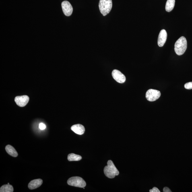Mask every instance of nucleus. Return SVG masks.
<instances>
[{
    "label": "nucleus",
    "instance_id": "obj_3",
    "mask_svg": "<svg viewBox=\"0 0 192 192\" xmlns=\"http://www.w3.org/2000/svg\"><path fill=\"white\" fill-rule=\"evenodd\" d=\"M99 8L101 13L104 16L108 14L112 8V0H100L99 3Z\"/></svg>",
    "mask_w": 192,
    "mask_h": 192
},
{
    "label": "nucleus",
    "instance_id": "obj_16",
    "mask_svg": "<svg viewBox=\"0 0 192 192\" xmlns=\"http://www.w3.org/2000/svg\"><path fill=\"white\" fill-rule=\"evenodd\" d=\"M184 87L187 90H191L192 89V82L186 83L184 85Z\"/></svg>",
    "mask_w": 192,
    "mask_h": 192
},
{
    "label": "nucleus",
    "instance_id": "obj_2",
    "mask_svg": "<svg viewBox=\"0 0 192 192\" xmlns=\"http://www.w3.org/2000/svg\"><path fill=\"white\" fill-rule=\"evenodd\" d=\"M174 50L177 55L181 56L185 53L187 47V39L184 36H182L176 41Z\"/></svg>",
    "mask_w": 192,
    "mask_h": 192
},
{
    "label": "nucleus",
    "instance_id": "obj_10",
    "mask_svg": "<svg viewBox=\"0 0 192 192\" xmlns=\"http://www.w3.org/2000/svg\"><path fill=\"white\" fill-rule=\"evenodd\" d=\"M71 129L74 132L79 135L83 134L85 131L84 126L79 124L72 126L71 127Z\"/></svg>",
    "mask_w": 192,
    "mask_h": 192
},
{
    "label": "nucleus",
    "instance_id": "obj_12",
    "mask_svg": "<svg viewBox=\"0 0 192 192\" xmlns=\"http://www.w3.org/2000/svg\"><path fill=\"white\" fill-rule=\"evenodd\" d=\"M5 150L10 156L16 157L18 156V153L14 147L10 145H8L5 147Z\"/></svg>",
    "mask_w": 192,
    "mask_h": 192
},
{
    "label": "nucleus",
    "instance_id": "obj_13",
    "mask_svg": "<svg viewBox=\"0 0 192 192\" xmlns=\"http://www.w3.org/2000/svg\"><path fill=\"white\" fill-rule=\"evenodd\" d=\"M175 4V0H167L166 5V10L169 12L174 8Z\"/></svg>",
    "mask_w": 192,
    "mask_h": 192
},
{
    "label": "nucleus",
    "instance_id": "obj_19",
    "mask_svg": "<svg viewBox=\"0 0 192 192\" xmlns=\"http://www.w3.org/2000/svg\"><path fill=\"white\" fill-rule=\"evenodd\" d=\"M163 191L164 192H171V190L168 187H165L163 190Z\"/></svg>",
    "mask_w": 192,
    "mask_h": 192
},
{
    "label": "nucleus",
    "instance_id": "obj_1",
    "mask_svg": "<svg viewBox=\"0 0 192 192\" xmlns=\"http://www.w3.org/2000/svg\"><path fill=\"white\" fill-rule=\"evenodd\" d=\"M104 173L108 178L112 179L116 176L119 175V172L114 165V163L111 160L108 161L107 166L105 167L104 170Z\"/></svg>",
    "mask_w": 192,
    "mask_h": 192
},
{
    "label": "nucleus",
    "instance_id": "obj_9",
    "mask_svg": "<svg viewBox=\"0 0 192 192\" xmlns=\"http://www.w3.org/2000/svg\"><path fill=\"white\" fill-rule=\"evenodd\" d=\"M167 34L165 30L163 29L161 30L159 35L158 44L159 46L162 47L164 45L166 42Z\"/></svg>",
    "mask_w": 192,
    "mask_h": 192
},
{
    "label": "nucleus",
    "instance_id": "obj_20",
    "mask_svg": "<svg viewBox=\"0 0 192 192\" xmlns=\"http://www.w3.org/2000/svg\"><path fill=\"white\" fill-rule=\"evenodd\" d=\"M8 184H9V183H8Z\"/></svg>",
    "mask_w": 192,
    "mask_h": 192
},
{
    "label": "nucleus",
    "instance_id": "obj_17",
    "mask_svg": "<svg viewBox=\"0 0 192 192\" xmlns=\"http://www.w3.org/2000/svg\"><path fill=\"white\" fill-rule=\"evenodd\" d=\"M39 127L40 130H44L45 129L46 126L44 123H41L39 124Z\"/></svg>",
    "mask_w": 192,
    "mask_h": 192
},
{
    "label": "nucleus",
    "instance_id": "obj_4",
    "mask_svg": "<svg viewBox=\"0 0 192 192\" xmlns=\"http://www.w3.org/2000/svg\"><path fill=\"white\" fill-rule=\"evenodd\" d=\"M67 182L69 185L80 188H84L86 185V182L84 180L79 176L70 178Z\"/></svg>",
    "mask_w": 192,
    "mask_h": 192
},
{
    "label": "nucleus",
    "instance_id": "obj_11",
    "mask_svg": "<svg viewBox=\"0 0 192 192\" xmlns=\"http://www.w3.org/2000/svg\"><path fill=\"white\" fill-rule=\"evenodd\" d=\"M43 181L41 179H35L31 181L28 185V187L30 190L37 189L41 185Z\"/></svg>",
    "mask_w": 192,
    "mask_h": 192
},
{
    "label": "nucleus",
    "instance_id": "obj_18",
    "mask_svg": "<svg viewBox=\"0 0 192 192\" xmlns=\"http://www.w3.org/2000/svg\"><path fill=\"white\" fill-rule=\"evenodd\" d=\"M149 192H160V190H159L156 187H154L152 189L150 190Z\"/></svg>",
    "mask_w": 192,
    "mask_h": 192
},
{
    "label": "nucleus",
    "instance_id": "obj_8",
    "mask_svg": "<svg viewBox=\"0 0 192 192\" xmlns=\"http://www.w3.org/2000/svg\"><path fill=\"white\" fill-rule=\"evenodd\" d=\"M29 98L27 96H17L15 98V101L19 106L24 107L28 103Z\"/></svg>",
    "mask_w": 192,
    "mask_h": 192
},
{
    "label": "nucleus",
    "instance_id": "obj_5",
    "mask_svg": "<svg viewBox=\"0 0 192 192\" xmlns=\"http://www.w3.org/2000/svg\"><path fill=\"white\" fill-rule=\"evenodd\" d=\"M160 91L150 89L147 91L145 94V97L149 102H154L160 98Z\"/></svg>",
    "mask_w": 192,
    "mask_h": 192
},
{
    "label": "nucleus",
    "instance_id": "obj_7",
    "mask_svg": "<svg viewBox=\"0 0 192 192\" xmlns=\"http://www.w3.org/2000/svg\"><path fill=\"white\" fill-rule=\"evenodd\" d=\"M112 75L114 79L118 83H123L126 81L125 75L117 70H114L112 72Z\"/></svg>",
    "mask_w": 192,
    "mask_h": 192
},
{
    "label": "nucleus",
    "instance_id": "obj_15",
    "mask_svg": "<svg viewBox=\"0 0 192 192\" xmlns=\"http://www.w3.org/2000/svg\"><path fill=\"white\" fill-rule=\"evenodd\" d=\"M14 189L12 185L9 184H6L2 186L0 189L1 192H13Z\"/></svg>",
    "mask_w": 192,
    "mask_h": 192
},
{
    "label": "nucleus",
    "instance_id": "obj_14",
    "mask_svg": "<svg viewBox=\"0 0 192 192\" xmlns=\"http://www.w3.org/2000/svg\"><path fill=\"white\" fill-rule=\"evenodd\" d=\"M82 159L80 155H77L74 154H71L68 156V160L69 161H78Z\"/></svg>",
    "mask_w": 192,
    "mask_h": 192
},
{
    "label": "nucleus",
    "instance_id": "obj_6",
    "mask_svg": "<svg viewBox=\"0 0 192 192\" xmlns=\"http://www.w3.org/2000/svg\"><path fill=\"white\" fill-rule=\"evenodd\" d=\"M62 7L64 14L66 16L69 17L72 14L73 8L69 2L64 1L62 3Z\"/></svg>",
    "mask_w": 192,
    "mask_h": 192
}]
</instances>
